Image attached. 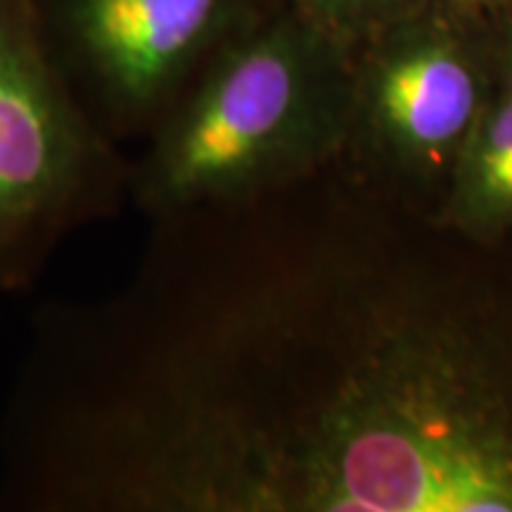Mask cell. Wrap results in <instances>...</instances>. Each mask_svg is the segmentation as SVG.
Returning <instances> with one entry per match:
<instances>
[{
  "label": "cell",
  "instance_id": "1",
  "mask_svg": "<svg viewBox=\"0 0 512 512\" xmlns=\"http://www.w3.org/2000/svg\"><path fill=\"white\" fill-rule=\"evenodd\" d=\"M226 512H512V342L418 299H370L311 238L290 377Z\"/></svg>",
  "mask_w": 512,
  "mask_h": 512
},
{
  "label": "cell",
  "instance_id": "2",
  "mask_svg": "<svg viewBox=\"0 0 512 512\" xmlns=\"http://www.w3.org/2000/svg\"><path fill=\"white\" fill-rule=\"evenodd\" d=\"M351 55L283 0L200 69L131 159V207L159 221L323 174L349 147Z\"/></svg>",
  "mask_w": 512,
  "mask_h": 512
},
{
  "label": "cell",
  "instance_id": "3",
  "mask_svg": "<svg viewBox=\"0 0 512 512\" xmlns=\"http://www.w3.org/2000/svg\"><path fill=\"white\" fill-rule=\"evenodd\" d=\"M131 207V157L91 119L36 0H0V297L27 292L64 242Z\"/></svg>",
  "mask_w": 512,
  "mask_h": 512
},
{
  "label": "cell",
  "instance_id": "4",
  "mask_svg": "<svg viewBox=\"0 0 512 512\" xmlns=\"http://www.w3.org/2000/svg\"><path fill=\"white\" fill-rule=\"evenodd\" d=\"M494 93L486 17L430 0L351 55L349 147L408 181L446 183Z\"/></svg>",
  "mask_w": 512,
  "mask_h": 512
},
{
  "label": "cell",
  "instance_id": "5",
  "mask_svg": "<svg viewBox=\"0 0 512 512\" xmlns=\"http://www.w3.org/2000/svg\"><path fill=\"white\" fill-rule=\"evenodd\" d=\"M275 0H36L48 46L114 143H143L190 81Z\"/></svg>",
  "mask_w": 512,
  "mask_h": 512
},
{
  "label": "cell",
  "instance_id": "6",
  "mask_svg": "<svg viewBox=\"0 0 512 512\" xmlns=\"http://www.w3.org/2000/svg\"><path fill=\"white\" fill-rule=\"evenodd\" d=\"M444 219L472 240L512 230V100L494 93L444 183Z\"/></svg>",
  "mask_w": 512,
  "mask_h": 512
},
{
  "label": "cell",
  "instance_id": "7",
  "mask_svg": "<svg viewBox=\"0 0 512 512\" xmlns=\"http://www.w3.org/2000/svg\"><path fill=\"white\" fill-rule=\"evenodd\" d=\"M318 34L354 55L363 43L430 0H283Z\"/></svg>",
  "mask_w": 512,
  "mask_h": 512
},
{
  "label": "cell",
  "instance_id": "8",
  "mask_svg": "<svg viewBox=\"0 0 512 512\" xmlns=\"http://www.w3.org/2000/svg\"><path fill=\"white\" fill-rule=\"evenodd\" d=\"M486 17L489 31L491 67H494L496 93L512 100V8L491 12Z\"/></svg>",
  "mask_w": 512,
  "mask_h": 512
},
{
  "label": "cell",
  "instance_id": "9",
  "mask_svg": "<svg viewBox=\"0 0 512 512\" xmlns=\"http://www.w3.org/2000/svg\"><path fill=\"white\" fill-rule=\"evenodd\" d=\"M460 8L479 12V15H491V12L512 8V0H453Z\"/></svg>",
  "mask_w": 512,
  "mask_h": 512
}]
</instances>
